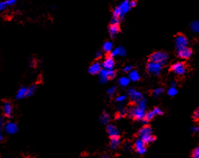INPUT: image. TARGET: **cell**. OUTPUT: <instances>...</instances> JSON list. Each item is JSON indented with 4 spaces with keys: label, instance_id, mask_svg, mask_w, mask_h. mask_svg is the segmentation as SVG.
I'll return each instance as SVG.
<instances>
[{
    "label": "cell",
    "instance_id": "26",
    "mask_svg": "<svg viewBox=\"0 0 199 158\" xmlns=\"http://www.w3.org/2000/svg\"><path fill=\"white\" fill-rule=\"evenodd\" d=\"M129 81H130V80H129V77H120L119 80H118V84H119V85H121V86L125 87L129 84Z\"/></svg>",
    "mask_w": 199,
    "mask_h": 158
},
{
    "label": "cell",
    "instance_id": "30",
    "mask_svg": "<svg viewBox=\"0 0 199 158\" xmlns=\"http://www.w3.org/2000/svg\"><path fill=\"white\" fill-rule=\"evenodd\" d=\"M164 92V89L162 88H158V89H154L153 92V96L154 97H158L159 96H161L162 93Z\"/></svg>",
    "mask_w": 199,
    "mask_h": 158
},
{
    "label": "cell",
    "instance_id": "8",
    "mask_svg": "<svg viewBox=\"0 0 199 158\" xmlns=\"http://www.w3.org/2000/svg\"><path fill=\"white\" fill-rule=\"evenodd\" d=\"M134 149L139 154H144L147 151L146 148V143H144V141L143 139H141V138H139L136 140L134 143Z\"/></svg>",
    "mask_w": 199,
    "mask_h": 158
},
{
    "label": "cell",
    "instance_id": "21",
    "mask_svg": "<svg viewBox=\"0 0 199 158\" xmlns=\"http://www.w3.org/2000/svg\"><path fill=\"white\" fill-rule=\"evenodd\" d=\"M27 93H28V88L25 86L21 87L16 94V98L17 100H22L25 97H27Z\"/></svg>",
    "mask_w": 199,
    "mask_h": 158
},
{
    "label": "cell",
    "instance_id": "18",
    "mask_svg": "<svg viewBox=\"0 0 199 158\" xmlns=\"http://www.w3.org/2000/svg\"><path fill=\"white\" fill-rule=\"evenodd\" d=\"M126 54V51H125V48H123L122 46H119V47L115 48L111 52V55L112 57H122V56H125Z\"/></svg>",
    "mask_w": 199,
    "mask_h": 158
},
{
    "label": "cell",
    "instance_id": "16",
    "mask_svg": "<svg viewBox=\"0 0 199 158\" xmlns=\"http://www.w3.org/2000/svg\"><path fill=\"white\" fill-rule=\"evenodd\" d=\"M118 6L119 7L120 10L121 12V14H122L123 17L125 16V13H127L130 10L131 8H132L130 6V1L129 0H124L123 2Z\"/></svg>",
    "mask_w": 199,
    "mask_h": 158
},
{
    "label": "cell",
    "instance_id": "10",
    "mask_svg": "<svg viewBox=\"0 0 199 158\" xmlns=\"http://www.w3.org/2000/svg\"><path fill=\"white\" fill-rule=\"evenodd\" d=\"M128 95L130 97L131 100L133 101V103L135 104H137L141 99H143V95L141 92H138L137 90H136L135 89L133 88H130L128 91Z\"/></svg>",
    "mask_w": 199,
    "mask_h": 158
},
{
    "label": "cell",
    "instance_id": "17",
    "mask_svg": "<svg viewBox=\"0 0 199 158\" xmlns=\"http://www.w3.org/2000/svg\"><path fill=\"white\" fill-rule=\"evenodd\" d=\"M120 31V27L119 25H113V24H111L109 28H108V32H109V35H111V38H115V36L117 35Z\"/></svg>",
    "mask_w": 199,
    "mask_h": 158
},
{
    "label": "cell",
    "instance_id": "14",
    "mask_svg": "<svg viewBox=\"0 0 199 158\" xmlns=\"http://www.w3.org/2000/svg\"><path fill=\"white\" fill-rule=\"evenodd\" d=\"M114 64H114V59H113V57H112L111 56H109V57L105 58V60H104V62L101 64V66H102L103 68H104V69L112 70L114 69Z\"/></svg>",
    "mask_w": 199,
    "mask_h": 158
},
{
    "label": "cell",
    "instance_id": "34",
    "mask_svg": "<svg viewBox=\"0 0 199 158\" xmlns=\"http://www.w3.org/2000/svg\"><path fill=\"white\" fill-rule=\"evenodd\" d=\"M125 99H126V96H118V97H116L115 101L117 103H122V102L125 101Z\"/></svg>",
    "mask_w": 199,
    "mask_h": 158
},
{
    "label": "cell",
    "instance_id": "43",
    "mask_svg": "<svg viewBox=\"0 0 199 158\" xmlns=\"http://www.w3.org/2000/svg\"><path fill=\"white\" fill-rule=\"evenodd\" d=\"M2 139H3V135H2V132H1V130H0V142L2 141Z\"/></svg>",
    "mask_w": 199,
    "mask_h": 158
},
{
    "label": "cell",
    "instance_id": "23",
    "mask_svg": "<svg viewBox=\"0 0 199 158\" xmlns=\"http://www.w3.org/2000/svg\"><path fill=\"white\" fill-rule=\"evenodd\" d=\"M190 28L194 33L199 34V20L191 22V24L190 25Z\"/></svg>",
    "mask_w": 199,
    "mask_h": 158
},
{
    "label": "cell",
    "instance_id": "40",
    "mask_svg": "<svg viewBox=\"0 0 199 158\" xmlns=\"http://www.w3.org/2000/svg\"><path fill=\"white\" fill-rule=\"evenodd\" d=\"M191 132H193L194 134V133H197V132H199V127H193V128H191Z\"/></svg>",
    "mask_w": 199,
    "mask_h": 158
},
{
    "label": "cell",
    "instance_id": "7",
    "mask_svg": "<svg viewBox=\"0 0 199 158\" xmlns=\"http://www.w3.org/2000/svg\"><path fill=\"white\" fill-rule=\"evenodd\" d=\"M175 45H176V50L187 46L188 40L186 36L183 34L177 35L175 38Z\"/></svg>",
    "mask_w": 199,
    "mask_h": 158
},
{
    "label": "cell",
    "instance_id": "15",
    "mask_svg": "<svg viewBox=\"0 0 199 158\" xmlns=\"http://www.w3.org/2000/svg\"><path fill=\"white\" fill-rule=\"evenodd\" d=\"M102 69V66L101 64L99 62H94L89 66V69H88V72H89L90 74H98L100 73V71Z\"/></svg>",
    "mask_w": 199,
    "mask_h": 158
},
{
    "label": "cell",
    "instance_id": "37",
    "mask_svg": "<svg viewBox=\"0 0 199 158\" xmlns=\"http://www.w3.org/2000/svg\"><path fill=\"white\" fill-rule=\"evenodd\" d=\"M17 2V0H6V3L7 6H12V5H14Z\"/></svg>",
    "mask_w": 199,
    "mask_h": 158
},
{
    "label": "cell",
    "instance_id": "9",
    "mask_svg": "<svg viewBox=\"0 0 199 158\" xmlns=\"http://www.w3.org/2000/svg\"><path fill=\"white\" fill-rule=\"evenodd\" d=\"M4 131L9 135H13V134L17 133L18 131V126L16 123L13 122V121H7L3 125Z\"/></svg>",
    "mask_w": 199,
    "mask_h": 158
},
{
    "label": "cell",
    "instance_id": "32",
    "mask_svg": "<svg viewBox=\"0 0 199 158\" xmlns=\"http://www.w3.org/2000/svg\"><path fill=\"white\" fill-rule=\"evenodd\" d=\"M192 157L199 158V146L192 152Z\"/></svg>",
    "mask_w": 199,
    "mask_h": 158
},
{
    "label": "cell",
    "instance_id": "44",
    "mask_svg": "<svg viewBox=\"0 0 199 158\" xmlns=\"http://www.w3.org/2000/svg\"><path fill=\"white\" fill-rule=\"evenodd\" d=\"M176 82H174V81H173V82H172V86H176Z\"/></svg>",
    "mask_w": 199,
    "mask_h": 158
},
{
    "label": "cell",
    "instance_id": "4",
    "mask_svg": "<svg viewBox=\"0 0 199 158\" xmlns=\"http://www.w3.org/2000/svg\"><path fill=\"white\" fill-rule=\"evenodd\" d=\"M99 76H100V82L101 84H105L106 82H108V80L114 78V77L116 76V73L114 69L108 70L103 68L99 73Z\"/></svg>",
    "mask_w": 199,
    "mask_h": 158
},
{
    "label": "cell",
    "instance_id": "33",
    "mask_svg": "<svg viewBox=\"0 0 199 158\" xmlns=\"http://www.w3.org/2000/svg\"><path fill=\"white\" fill-rule=\"evenodd\" d=\"M193 118L195 120H199V107L197 108L194 112Z\"/></svg>",
    "mask_w": 199,
    "mask_h": 158
},
{
    "label": "cell",
    "instance_id": "28",
    "mask_svg": "<svg viewBox=\"0 0 199 158\" xmlns=\"http://www.w3.org/2000/svg\"><path fill=\"white\" fill-rule=\"evenodd\" d=\"M36 91V85H32L28 88V93H27V96L28 97H31L34 95V93Z\"/></svg>",
    "mask_w": 199,
    "mask_h": 158
},
{
    "label": "cell",
    "instance_id": "5",
    "mask_svg": "<svg viewBox=\"0 0 199 158\" xmlns=\"http://www.w3.org/2000/svg\"><path fill=\"white\" fill-rule=\"evenodd\" d=\"M171 71L179 76L184 75L187 72L186 64L183 62H176L173 64L170 67Z\"/></svg>",
    "mask_w": 199,
    "mask_h": 158
},
{
    "label": "cell",
    "instance_id": "1",
    "mask_svg": "<svg viewBox=\"0 0 199 158\" xmlns=\"http://www.w3.org/2000/svg\"><path fill=\"white\" fill-rule=\"evenodd\" d=\"M138 136L146 144H150L155 140V137L152 134L151 128L148 125H145L139 131Z\"/></svg>",
    "mask_w": 199,
    "mask_h": 158
},
{
    "label": "cell",
    "instance_id": "25",
    "mask_svg": "<svg viewBox=\"0 0 199 158\" xmlns=\"http://www.w3.org/2000/svg\"><path fill=\"white\" fill-rule=\"evenodd\" d=\"M100 121L102 124H107L110 121V116L108 114L104 113L100 117Z\"/></svg>",
    "mask_w": 199,
    "mask_h": 158
},
{
    "label": "cell",
    "instance_id": "36",
    "mask_svg": "<svg viewBox=\"0 0 199 158\" xmlns=\"http://www.w3.org/2000/svg\"><path fill=\"white\" fill-rule=\"evenodd\" d=\"M7 5H6V2H0V12H2L6 10V7H7Z\"/></svg>",
    "mask_w": 199,
    "mask_h": 158
},
{
    "label": "cell",
    "instance_id": "11",
    "mask_svg": "<svg viewBox=\"0 0 199 158\" xmlns=\"http://www.w3.org/2000/svg\"><path fill=\"white\" fill-rule=\"evenodd\" d=\"M191 55H192L191 49H190V48L187 47V46L177 50V56L181 59L187 60V59H189L190 57H191Z\"/></svg>",
    "mask_w": 199,
    "mask_h": 158
},
{
    "label": "cell",
    "instance_id": "13",
    "mask_svg": "<svg viewBox=\"0 0 199 158\" xmlns=\"http://www.w3.org/2000/svg\"><path fill=\"white\" fill-rule=\"evenodd\" d=\"M2 112L5 117H10L13 114V106L10 101H5L2 104Z\"/></svg>",
    "mask_w": 199,
    "mask_h": 158
},
{
    "label": "cell",
    "instance_id": "42",
    "mask_svg": "<svg viewBox=\"0 0 199 158\" xmlns=\"http://www.w3.org/2000/svg\"><path fill=\"white\" fill-rule=\"evenodd\" d=\"M4 125V120L2 117H0V129L3 127Z\"/></svg>",
    "mask_w": 199,
    "mask_h": 158
},
{
    "label": "cell",
    "instance_id": "19",
    "mask_svg": "<svg viewBox=\"0 0 199 158\" xmlns=\"http://www.w3.org/2000/svg\"><path fill=\"white\" fill-rule=\"evenodd\" d=\"M107 132L110 137L118 136V135H119V131L118 130V128L114 126V124H108L107 126Z\"/></svg>",
    "mask_w": 199,
    "mask_h": 158
},
{
    "label": "cell",
    "instance_id": "35",
    "mask_svg": "<svg viewBox=\"0 0 199 158\" xmlns=\"http://www.w3.org/2000/svg\"><path fill=\"white\" fill-rule=\"evenodd\" d=\"M120 21H121V19H119V18L113 17V18L111 20V24H113V25H119Z\"/></svg>",
    "mask_w": 199,
    "mask_h": 158
},
{
    "label": "cell",
    "instance_id": "3",
    "mask_svg": "<svg viewBox=\"0 0 199 158\" xmlns=\"http://www.w3.org/2000/svg\"><path fill=\"white\" fill-rule=\"evenodd\" d=\"M169 58V56L165 52L162 51H157L152 53L149 57V61L156 62L163 65L167 62V60Z\"/></svg>",
    "mask_w": 199,
    "mask_h": 158
},
{
    "label": "cell",
    "instance_id": "38",
    "mask_svg": "<svg viewBox=\"0 0 199 158\" xmlns=\"http://www.w3.org/2000/svg\"><path fill=\"white\" fill-rule=\"evenodd\" d=\"M132 69H133V67L130 66V65H128V66L125 67V68H124V71H125V72H129Z\"/></svg>",
    "mask_w": 199,
    "mask_h": 158
},
{
    "label": "cell",
    "instance_id": "31",
    "mask_svg": "<svg viewBox=\"0 0 199 158\" xmlns=\"http://www.w3.org/2000/svg\"><path fill=\"white\" fill-rule=\"evenodd\" d=\"M116 89H116L115 86L111 87V88H109V89H108V91H107V93H108V95L109 96H112L116 92Z\"/></svg>",
    "mask_w": 199,
    "mask_h": 158
},
{
    "label": "cell",
    "instance_id": "27",
    "mask_svg": "<svg viewBox=\"0 0 199 158\" xmlns=\"http://www.w3.org/2000/svg\"><path fill=\"white\" fill-rule=\"evenodd\" d=\"M113 17H118V18H119V19H122V18H123V16L121 14V12L118 6L114 8V10H113Z\"/></svg>",
    "mask_w": 199,
    "mask_h": 158
},
{
    "label": "cell",
    "instance_id": "41",
    "mask_svg": "<svg viewBox=\"0 0 199 158\" xmlns=\"http://www.w3.org/2000/svg\"><path fill=\"white\" fill-rule=\"evenodd\" d=\"M137 1L136 0H131L130 1V6L131 7H135V6H137Z\"/></svg>",
    "mask_w": 199,
    "mask_h": 158
},
{
    "label": "cell",
    "instance_id": "20",
    "mask_svg": "<svg viewBox=\"0 0 199 158\" xmlns=\"http://www.w3.org/2000/svg\"><path fill=\"white\" fill-rule=\"evenodd\" d=\"M121 144V139L119 136L110 137V147L112 150H116Z\"/></svg>",
    "mask_w": 199,
    "mask_h": 158
},
{
    "label": "cell",
    "instance_id": "39",
    "mask_svg": "<svg viewBox=\"0 0 199 158\" xmlns=\"http://www.w3.org/2000/svg\"><path fill=\"white\" fill-rule=\"evenodd\" d=\"M101 57H102V52H101V51H97L96 55H95L96 59H100Z\"/></svg>",
    "mask_w": 199,
    "mask_h": 158
},
{
    "label": "cell",
    "instance_id": "29",
    "mask_svg": "<svg viewBox=\"0 0 199 158\" xmlns=\"http://www.w3.org/2000/svg\"><path fill=\"white\" fill-rule=\"evenodd\" d=\"M178 93V90L176 89V86H171L168 90V95L170 96H174Z\"/></svg>",
    "mask_w": 199,
    "mask_h": 158
},
{
    "label": "cell",
    "instance_id": "24",
    "mask_svg": "<svg viewBox=\"0 0 199 158\" xmlns=\"http://www.w3.org/2000/svg\"><path fill=\"white\" fill-rule=\"evenodd\" d=\"M113 49V43L111 41H106L103 44V50L104 51L105 53H111Z\"/></svg>",
    "mask_w": 199,
    "mask_h": 158
},
{
    "label": "cell",
    "instance_id": "2",
    "mask_svg": "<svg viewBox=\"0 0 199 158\" xmlns=\"http://www.w3.org/2000/svg\"><path fill=\"white\" fill-rule=\"evenodd\" d=\"M128 114L131 117H133V119L137 120H143L145 117V110L141 108L138 106H132L131 107L129 108L127 110Z\"/></svg>",
    "mask_w": 199,
    "mask_h": 158
},
{
    "label": "cell",
    "instance_id": "22",
    "mask_svg": "<svg viewBox=\"0 0 199 158\" xmlns=\"http://www.w3.org/2000/svg\"><path fill=\"white\" fill-rule=\"evenodd\" d=\"M129 80L133 81H137L141 79V75L136 70H131L129 72Z\"/></svg>",
    "mask_w": 199,
    "mask_h": 158
},
{
    "label": "cell",
    "instance_id": "6",
    "mask_svg": "<svg viewBox=\"0 0 199 158\" xmlns=\"http://www.w3.org/2000/svg\"><path fill=\"white\" fill-rule=\"evenodd\" d=\"M147 71L149 74H153V75H158L160 72L161 71L162 69V65L158 63L152 62V61H149L147 64Z\"/></svg>",
    "mask_w": 199,
    "mask_h": 158
},
{
    "label": "cell",
    "instance_id": "12",
    "mask_svg": "<svg viewBox=\"0 0 199 158\" xmlns=\"http://www.w3.org/2000/svg\"><path fill=\"white\" fill-rule=\"evenodd\" d=\"M163 114V111L161 110L160 108L158 107H155L153 110L149 111L148 113H146L145 114V117H144V120H146V121H150L154 117L157 116V115H161Z\"/></svg>",
    "mask_w": 199,
    "mask_h": 158
}]
</instances>
